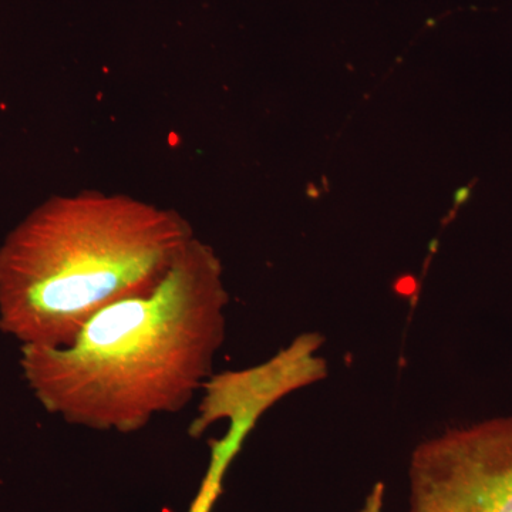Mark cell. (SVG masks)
Here are the masks:
<instances>
[{"label":"cell","instance_id":"277c9868","mask_svg":"<svg viewBox=\"0 0 512 512\" xmlns=\"http://www.w3.org/2000/svg\"><path fill=\"white\" fill-rule=\"evenodd\" d=\"M322 340L306 333L271 360L251 369L212 375L202 387L197 416L188 434L200 437L232 407L256 406L268 410L289 393L326 376V362L318 355Z\"/></svg>","mask_w":512,"mask_h":512},{"label":"cell","instance_id":"5b68a950","mask_svg":"<svg viewBox=\"0 0 512 512\" xmlns=\"http://www.w3.org/2000/svg\"><path fill=\"white\" fill-rule=\"evenodd\" d=\"M228 464L221 460H210L205 477L202 478L200 490L195 495L188 512H211L221 495L222 483L228 471Z\"/></svg>","mask_w":512,"mask_h":512},{"label":"cell","instance_id":"6da1fadb","mask_svg":"<svg viewBox=\"0 0 512 512\" xmlns=\"http://www.w3.org/2000/svg\"><path fill=\"white\" fill-rule=\"evenodd\" d=\"M222 264L194 237L153 288L94 313L66 346H20L37 402L72 426L137 433L184 410L227 335Z\"/></svg>","mask_w":512,"mask_h":512},{"label":"cell","instance_id":"8992f818","mask_svg":"<svg viewBox=\"0 0 512 512\" xmlns=\"http://www.w3.org/2000/svg\"><path fill=\"white\" fill-rule=\"evenodd\" d=\"M384 503V484L377 483L367 495L365 505L360 512H382Z\"/></svg>","mask_w":512,"mask_h":512},{"label":"cell","instance_id":"7a4b0ae2","mask_svg":"<svg viewBox=\"0 0 512 512\" xmlns=\"http://www.w3.org/2000/svg\"><path fill=\"white\" fill-rule=\"evenodd\" d=\"M194 237L180 212L124 192L52 195L0 244V332L69 345L94 313L153 288Z\"/></svg>","mask_w":512,"mask_h":512},{"label":"cell","instance_id":"52a82bcc","mask_svg":"<svg viewBox=\"0 0 512 512\" xmlns=\"http://www.w3.org/2000/svg\"><path fill=\"white\" fill-rule=\"evenodd\" d=\"M468 191L467 188H461V190H458L456 192V202L458 204H461V202L466 201V198H468Z\"/></svg>","mask_w":512,"mask_h":512},{"label":"cell","instance_id":"3957f363","mask_svg":"<svg viewBox=\"0 0 512 512\" xmlns=\"http://www.w3.org/2000/svg\"><path fill=\"white\" fill-rule=\"evenodd\" d=\"M409 481V512H512V416L423 441Z\"/></svg>","mask_w":512,"mask_h":512}]
</instances>
